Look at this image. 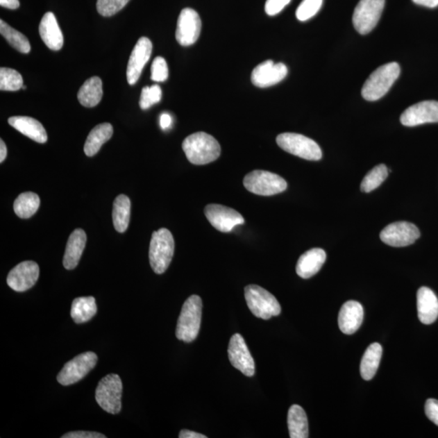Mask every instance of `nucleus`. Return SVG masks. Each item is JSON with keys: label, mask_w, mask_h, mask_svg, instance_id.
<instances>
[{"label": "nucleus", "mask_w": 438, "mask_h": 438, "mask_svg": "<svg viewBox=\"0 0 438 438\" xmlns=\"http://www.w3.org/2000/svg\"><path fill=\"white\" fill-rule=\"evenodd\" d=\"M168 66L165 58L156 57L151 66V80L156 83H163L168 78Z\"/></svg>", "instance_id": "nucleus-38"}, {"label": "nucleus", "mask_w": 438, "mask_h": 438, "mask_svg": "<svg viewBox=\"0 0 438 438\" xmlns=\"http://www.w3.org/2000/svg\"><path fill=\"white\" fill-rule=\"evenodd\" d=\"M183 150L189 161L194 165H205L218 160L221 153L220 144L211 135L196 133L185 138Z\"/></svg>", "instance_id": "nucleus-1"}, {"label": "nucleus", "mask_w": 438, "mask_h": 438, "mask_svg": "<svg viewBox=\"0 0 438 438\" xmlns=\"http://www.w3.org/2000/svg\"><path fill=\"white\" fill-rule=\"evenodd\" d=\"M131 201L125 195H119L113 204V224L118 233H124L128 228Z\"/></svg>", "instance_id": "nucleus-30"}, {"label": "nucleus", "mask_w": 438, "mask_h": 438, "mask_svg": "<svg viewBox=\"0 0 438 438\" xmlns=\"http://www.w3.org/2000/svg\"><path fill=\"white\" fill-rule=\"evenodd\" d=\"M40 199L31 192H24L14 202V211L21 219H28L40 208Z\"/></svg>", "instance_id": "nucleus-31"}, {"label": "nucleus", "mask_w": 438, "mask_h": 438, "mask_svg": "<svg viewBox=\"0 0 438 438\" xmlns=\"http://www.w3.org/2000/svg\"><path fill=\"white\" fill-rule=\"evenodd\" d=\"M0 6L8 9H17L20 7L19 0H0Z\"/></svg>", "instance_id": "nucleus-44"}, {"label": "nucleus", "mask_w": 438, "mask_h": 438, "mask_svg": "<svg viewBox=\"0 0 438 438\" xmlns=\"http://www.w3.org/2000/svg\"><path fill=\"white\" fill-rule=\"evenodd\" d=\"M40 33L42 41L49 49L60 51L64 46V36L54 13L49 12L43 16L40 26Z\"/></svg>", "instance_id": "nucleus-21"}, {"label": "nucleus", "mask_w": 438, "mask_h": 438, "mask_svg": "<svg viewBox=\"0 0 438 438\" xmlns=\"http://www.w3.org/2000/svg\"><path fill=\"white\" fill-rule=\"evenodd\" d=\"M326 260L323 249L316 248L307 251L298 260L296 273L302 278H310L319 273Z\"/></svg>", "instance_id": "nucleus-22"}, {"label": "nucleus", "mask_w": 438, "mask_h": 438, "mask_svg": "<svg viewBox=\"0 0 438 438\" xmlns=\"http://www.w3.org/2000/svg\"><path fill=\"white\" fill-rule=\"evenodd\" d=\"M417 311L419 320L425 325H430L438 317V299L430 288L422 287L417 292Z\"/></svg>", "instance_id": "nucleus-20"}, {"label": "nucleus", "mask_w": 438, "mask_h": 438, "mask_svg": "<svg viewBox=\"0 0 438 438\" xmlns=\"http://www.w3.org/2000/svg\"><path fill=\"white\" fill-rule=\"evenodd\" d=\"M323 0H303L298 7L296 15L298 20L306 22L320 11Z\"/></svg>", "instance_id": "nucleus-35"}, {"label": "nucleus", "mask_w": 438, "mask_h": 438, "mask_svg": "<svg viewBox=\"0 0 438 438\" xmlns=\"http://www.w3.org/2000/svg\"><path fill=\"white\" fill-rule=\"evenodd\" d=\"M244 296L249 309L258 319L269 320L280 314V305L266 289L258 285H249L244 289Z\"/></svg>", "instance_id": "nucleus-5"}, {"label": "nucleus", "mask_w": 438, "mask_h": 438, "mask_svg": "<svg viewBox=\"0 0 438 438\" xmlns=\"http://www.w3.org/2000/svg\"><path fill=\"white\" fill-rule=\"evenodd\" d=\"M382 355V346L378 343L369 346L363 355L360 364L361 377L369 381L376 374Z\"/></svg>", "instance_id": "nucleus-28"}, {"label": "nucleus", "mask_w": 438, "mask_h": 438, "mask_svg": "<svg viewBox=\"0 0 438 438\" xmlns=\"http://www.w3.org/2000/svg\"><path fill=\"white\" fill-rule=\"evenodd\" d=\"M418 6L435 8L438 6V0H412Z\"/></svg>", "instance_id": "nucleus-45"}, {"label": "nucleus", "mask_w": 438, "mask_h": 438, "mask_svg": "<svg viewBox=\"0 0 438 438\" xmlns=\"http://www.w3.org/2000/svg\"><path fill=\"white\" fill-rule=\"evenodd\" d=\"M8 124L25 136L38 143L47 141V134L42 124L37 119L28 117H13L8 119Z\"/></svg>", "instance_id": "nucleus-23"}, {"label": "nucleus", "mask_w": 438, "mask_h": 438, "mask_svg": "<svg viewBox=\"0 0 438 438\" xmlns=\"http://www.w3.org/2000/svg\"><path fill=\"white\" fill-rule=\"evenodd\" d=\"M401 122L407 127L438 123V102L423 101V102L411 106L401 115Z\"/></svg>", "instance_id": "nucleus-15"}, {"label": "nucleus", "mask_w": 438, "mask_h": 438, "mask_svg": "<svg viewBox=\"0 0 438 438\" xmlns=\"http://www.w3.org/2000/svg\"><path fill=\"white\" fill-rule=\"evenodd\" d=\"M291 0H267L264 10L269 16H276L288 6Z\"/></svg>", "instance_id": "nucleus-39"}, {"label": "nucleus", "mask_w": 438, "mask_h": 438, "mask_svg": "<svg viewBox=\"0 0 438 438\" xmlns=\"http://www.w3.org/2000/svg\"><path fill=\"white\" fill-rule=\"evenodd\" d=\"M287 425L291 438L309 437V423L306 413L301 406L295 404L289 409Z\"/></svg>", "instance_id": "nucleus-27"}, {"label": "nucleus", "mask_w": 438, "mask_h": 438, "mask_svg": "<svg viewBox=\"0 0 438 438\" xmlns=\"http://www.w3.org/2000/svg\"><path fill=\"white\" fill-rule=\"evenodd\" d=\"M364 320L363 306L359 302L350 301L342 306L339 314V326L345 335L357 331Z\"/></svg>", "instance_id": "nucleus-19"}, {"label": "nucleus", "mask_w": 438, "mask_h": 438, "mask_svg": "<svg viewBox=\"0 0 438 438\" xmlns=\"http://www.w3.org/2000/svg\"><path fill=\"white\" fill-rule=\"evenodd\" d=\"M172 124V118L169 114L163 113L160 117V127L162 130L170 128Z\"/></svg>", "instance_id": "nucleus-42"}, {"label": "nucleus", "mask_w": 438, "mask_h": 438, "mask_svg": "<svg viewBox=\"0 0 438 438\" xmlns=\"http://www.w3.org/2000/svg\"><path fill=\"white\" fill-rule=\"evenodd\" d=\"M23 87V78L17 70L9 67L0 69V90L2 91H17Z\"/></svg>", "instance_id": "nucleus-34"}, {"label": "nucleus", "mask_w": 438, "mask_h": 438, "mask_svg": "<svg viewBox=\"0 0 438 438\" xmlns=\"http://www.w3.org/2000/svg\"><path fill=\"white\" fill-rule=\"evenodd\" d=\"M7 147L6 143L3 142V140L0 141V162H3L6 160L7 157Z\"/></svg>", "instance_id": "nucleus-46"}, {"label": "nucleus", "mask_w": 438, "mask_h": 438, "mask_svg": "<svg viewBox=\"0 0 438 438\" xmlns=\"http://www.w3.org/2000/svg\"><path fill=\"white\" fill-rule=\"evenodd\" d=\"M62 438H105L102 433L89 431H76L66 433Z\"/></svg>", "instance_id": "nucleus-41"}, {"label": "nucleus", "mask_w": 438, "mask_h": 438, "mask_svg": "<svg viewBox=\"0 0 438 438\" xmlns=\"http://www.w3.org/2000/svg\"><path fill=\"white\" fill-rule=\"evenodd\" d=\"M103 81L99 76H93L85 81L78 94L79 103L85 108H94L102 100Z\"/></svg>", "instance_id": "nucleus-26"}, {"label": "nucleus", "mask_w": 438, "mask_h": 438, "mask_svg": "<svg viewBox=\"0 0 438 438\" xmlns=\"http://www.w3.org/2000/svg\"><path fill=\"white\" fill-rule=\"evenodd\" d=\"M420 237V230L416 226L405 221L387 226L380 234L382 242L396 248L408 246Z\"/></svg>", "instance_id": "nucleus-11"}, {"label": "nucleus", "mask_w": 438, "mask_h": 438, "mask_svg": "<svg viewBox=\"0 0 438 438\" xmlns=\"http://www.w3.org/2000/svg\"><path fill=\"white\" fill-rule=\"evenodd\" d=\"M388 173L386 165H380L373 167L361 182L360 190L363 192H370L378 189L386 180Z\"/></svg>", "instance_id": "nucleus-33"}, {"label": "nucleus", "mask_w": 438, "mask_h": 438, "mask_svg": "<svg viewBox=\"0 0 438 438\" xmlns=\"http://www.w3.org/2000/svg\"><path fill=\"white\" fill-rule=\"evenodd\" d=\"M130 0H98L97 10L103 17H112L127 6Z\"/></svg>", "instance_id": "nucleus-37"}, {"label": "nucleus", "mask_w": 438, "mask_h": 438, "mask_svg": "<svg viewBox=\"0 0 438 438\" xmlns=\"http://www.w3.org/2000/svg\"><path fill=\"white\" fill-rule=\"evenodd\" d=\"M228 357L230 364L245 376H253L255 374L254 360L243 337L239 334H235L230 338L228 346Z\"/></svg>", "instance_id": "nucleus-14"}, {"label": "nucleus", "mask_w": 438, "mask_h": 438, "mask_svg": "<svg viewBox=\"0 0 438 438\" xmlns=\"http://www.w3.org/2000/svg\"><path fill=\"white\" fill-rule=\"evenodd\" d=\"M201 31V21L199 13L194 9L185 8L181 11L177 22L176 37L179 44L189 47L199 40Z\"/></svg>", "instance_id": "nucleus-13"}, {"label": "nucleus", "mask_w": 438, "mask_h": 438, "mask_svg": "<svg viewBox=\"0 0 438 438\" xmlns=\"http://www.w3.org/2000/svg\"><path fill=\"white\" fill-rule=\"evenodd\" d=\"M0 33L14 49L23 53V54H28L31 52V47L28 38L3 20L0 21Z\"/></svg>", "instance_id": "nucleus-32"}, {"label": "nucleus", "mask_w": 438, "mask_h": 438, "mask_svg": "<svg viewBox=\"0 0 438 438\" xmlns=\"http://www.w3.org/2000/svg\"><path fill=\"white\" fill-rule=\"evenodd\" d=\"M97 314V305L93 296L76 298L72 302L71 317L76 324L85 323Z\"/></svg>", "instance_id": "nucleus-29"}, {"label": "nucleus", "mask_w": 438, "mask_h": 438, "mask_svg": "<svg viewBox=\"0 0 438 438\" xmlns=\"http://www.w3.org/2000/svg\"><path fill=\"white\" fill-rule=\"evenodd\" d=\"M425 408L427 417L438 426V401L435 398L428 399Z\"/></svg>", "instance_id": "nucleus-40"}, {"label": "nucleus", "mask_w": 438, "mask_h": 438, "mask_svg": "<svg viewBox=\"0 0 438 438\" xmlns=\"http://www.w3.org/2000/svg\"><path fill=\"white\" fill-rule=\"evenodd\" d=\"M86 239V234L83 229H76L71 234L62 262L65 269H74L78 267L83 256Z\"/></svg>", "instance_id": "nucleus-24"}, {"label": "nucleus", "mask_w": 438, "mask_h": 438, "mask_svg": "<svg viewBox=\"0 0 438 438\" xmlns=\"http://www.w3.org/2000/svg\"><path fill=\"white\" fill-rule=\"evenodd\" d=\"M113 135L112 125L104 123L97 125L89 134L84 146L86 155L93 157L97 153L103 144L109 141Z\"/></svg>", "instance_id": "nucleus-25"}, {"label": "nucleus", "mask_w": 438, "mask_h": 438, "mask_svg": "<svg viewBox=\"0 0 438 438\" xmlns=\"http://www.w3.org/2000/svg\"><path fill=\"white\" fill-rule=\"evenodd\" d=\"M162 99V90L160 86L153 85L149 87L146 86L142 91L141 99H140V107L142 110H147L153 105L160 102Z\"/></svg>", "instance_id": "nucleus-36"}, {"label": "nucleus", "mask_w": 438, "mask_h": 438, "mask_svg": "<svg viewBox=\"0 0 438 438\" xmlns=\"http://www.w3.org/2000/svg\"><path fill=\"white\" fill-rule=\"evenodd\" d=\"M180 438H207L205 435H201V433L196 432L190 430H181L179 435Z\"/></svg>", "instance_id": "nucleus-43"}, {"label": "nucleus", "mask_w": 438, "mask_h": 438, "mask_svg": "<svg viewBox=\"0 0 438 438\" xmlns=\"http://www.w3.org/2000/svg\"><path fill=\"white\" fill-rule=\"evenodd\" d=\"M152 51L151 41L146 37L140 38L128 60L126 74L129 85H133L137 83L144 67L151 59Z\"/></svg>", "instance_id": "nucleus-17"}, {"label": "nucleus", "mask_w": 438, "mask_h": 438, "mask_svg": "<svg viewBox=\"0 0 438 438\" xmlns=\"http://www.w3.org/2000/svg\"><path fill=\"white\" fill-rule=\"evenodd\" d=\"M202 301L199 296H192L182 307L176 327L177 339L192 343L199 336L201 321Z\"/></svg>", "instance_id": "nucleus-3"}, {"label": "nucleus", "mask_w": 438, "mask_h": 438, "mask_svg": "<svg viewBox=\"0 0 438 438\" xmlns=\"http://www.w3.org/2000/svg\"><path fill=\"white\" fill-rule=\"evenodd\" d=\"M174 250V238L169 230L161 228L153 233L149 253L153 271L158 274L165 273L170 266Z\"/></svg>", "instance_id": "nucleus-4"}, {"label": "nucleus", "mask_w": 438, "mask_h": 438, "mask_svg": "<svg viewBox=\"0 0 438 438\" xmlns=\"http://www.w3.org/2000/svg\"><path fill=\"white\" fill-rule=\"evenodd\" d=\"M97 362L98 355L93 351L80 354L65 364L58 374L57 381L65 387L78 382L96 367Z\"/></svg>", "instance_id": "nucleus-10"}, {"label": "nucleus", "mask_w": 438, "mask_h": 438, "mask_svg": "<svg viewBox=\"0 0 438 438\" xmlns=\"http://www.w3.org/2000/svg\"><path fill=\"white\" fill-rule=\"evenodd\" d=\"M287 72V67L283 62L274 64L272 60H267L253 69L252 83L259 88L269 87L280 83L286 78Z\"/></svg>", "instance_id": "nucleus-18"}, {"label": "nucleus", "mask_w": 438, "mask_h": 438, "mask_svg": "<svg viewBox=\"0 0 438 438\" xmlns=\"http://www.w3.org/2000/svg\"><path fill=\"white\" fill-rule=\"evenodd\" d=\"M40 277V267L35 262L26 261L18 264L9 272L7 283L12 290L23 292L35 286Z\"/></svg>", "instance_id": "nucleus-16"}, {"label": "nucleus", "mask_w": 438, "mask_h": 438, "mask_svg": "<svg viewBox=\"0 0 438 438\" xmlns=\"http://www.w3.org/2000/svg\"><path fill=\"white\" fill-rule=\"evenodd\" d=\"M123 384L117 374H109L99 382L95 398L101 408L112 415L121 411Z\"/></svg>", "instance_id": "nucleus-6"}, {"label": "nucleus", "mask_w": 438, "mask_h": 438, "mask_svg": "<svg viewBox=\"0 0 438 438\" xmlns=\"http://www.w3.org/2000/svg\"><path fill=\"white\" fill-rule=\"evenodd\" d=\"M244 185L252 194L260 196H273L285 191V180L274 173L267 171H253L244 177Z\"/></svg>", "instance_id": "nucleus-8"}, {"label": "nucleus", "mask_w": 438, "mask_h": 438, "mask_svg": "<svg viewBox=\"0 0 438 438\" xmlns=\"http://www.w3.org/2000/svg\"><path fill=\"white\" fill-rule=\"evenodd\" d=\"M278 146L291 155L306 160L319 161L322 157L320 146L314 140L304 135L285 133L279 134L276 139Z\"/></svg>", "instance_id": "nucleus-7"}, {"label": "nucleus", "mask_w": 438, "mask_h": 438, "mask_svg": "<svg viewBox=\"0 0 438 438\" xmlns=\"http://www.w3.org/2000/svg\"><path fill=\"white\" fill-rule=\"evenodd\" d=\"M401 66L396 62L379 67L363 85V98L367 101H377L386 95L401 75Z\"/></svg>", "instance_id": "nucleus-2"}, {"label": "nucleus", "mask_w": 438, "mask_h": 438, "mask_svg": "<svg viewBox=\"0 0 438 438\" xmlns=\"http://www.w3.org/2000/svg\"><path fill=\"white\" fill-rule=\"evenodd\" d=\"M205 215L214 228L228 233L244 224L243 216L237 210L218 204H210L205 208Z\"/></svg>", "instance_id": "nucleus-12"}, {"label": "nucleus", "mask_w": 438, "mask_h": 438, "mask_svg": "<svg viewBox=\"0 0 438 438\" xmlns=\"http://www.w3.org/2000/svg\"><path fill=\"white\" fill-rule=\"evenodd\" d=\"M386 0H360L355 7L353 22L360 35L371 32L381 18Z\"/></svg>", "instance_id": "nucleus-9"}]
</instances>
